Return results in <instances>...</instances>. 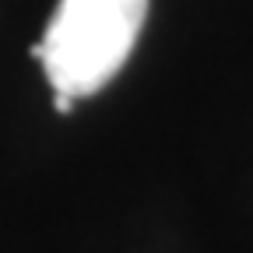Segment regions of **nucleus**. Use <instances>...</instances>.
<instances>
[{"label": "nucleus", "mask_w": 253, "mask_h": 253, "mask_svg": "<svg viewBox=\"0 0 253 253\" xmlns=\"http://www.w3.org/2000/svg\"><path fill=\"white\" fill-rule=\"evenodd\" d=\"M148 0H56V11L32 46L53 91L88 99L102 91L134 53Z\"/></svg>", "instance_id": "f257e3e1"}, {"label": "nucleus", "mask_w": 253, "mask_h": 253, "mask_svg": "<svg viewBox=\"0 0 253 253\" xmlns=\"http://www.w3.org/2000/svg\"><path fill=\"white\" fill-rule=\"evenodd\" d=\"M78 99H71V95H63V91H53V109L56 113H71Z\"/></svg>", "instance_id": "f03ea898"}]
</instances>
